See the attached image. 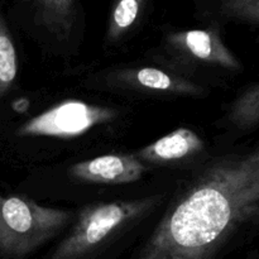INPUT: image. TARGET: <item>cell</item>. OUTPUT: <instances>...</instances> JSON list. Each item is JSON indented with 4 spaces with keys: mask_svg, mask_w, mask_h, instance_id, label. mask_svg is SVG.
<instances>
[{
    "mask_svg": "<svg viewBox=\"0 0 259 259\" xmlns=\"http://www.w3.org/2000/svg\"><path fill=\"white\" fill-rule=\"evenodd\" d=\"M259 224V142L214 159L174 200L137 259H211Z\"/></svg>",
    "mask_w": 259,
    "mask_h": 259,
    "instance_id": "6da1fadb",
    "label": "cell"
},
{
    "mask_svg": "<svg viewBox=\"0 0 259 259\" xmlns=\"http://www.w3.org/2000/svg\"><path fill=\"white\" fill-rule=\"evenodd\" d=\"M159 200L161 196H148L88 205L51 259H86L119 230L153 210Z\"/></svg>",
    "mask_w": 259,
    "mask_h": 259,
    "instance_id": "7a4b0ae2",
    "label": "cell"
},
{
    "mask_svg": "<svg viewBox=\"0 0 259 259\" xmlns=\"http://www.w3.org/2000/svg\"><path fill=\"white\" fill-rule=\"evenodd\" d=\"M118 81L129 88L152 93L185 96H200L204 93V89L192 81L156 67L124 70L118 75Z\"/></svg>",
    "mask_w": 259,
    "mask_h": 259,
    "instance_id": "ba28073f",
    "label": "cell"
},
{
    "mask_svg": "<svg viewBox=\"0 0 259 259\" xmlns=\"http://www.w3.org/2000/svg\"><path fill=\"white\" fill-rule=\"evenodd\" d=\"M146 172L136 154H105L77 162L68 169L72 179L88 184L125 185L139 181Z\"/></svg>",
    "mask_w": 259,
    "mask_h": 259,
    "instance_id": "52a82bcc",
    "label": "cell"
},
{
    "mask_svg": "<svg viewBox=\"0 0 259 259\" xmlns=\"http://www.w3.org/2000/svg\"><path fill=\"white\" fill-rule=\"evenodd\" d=\"M25 20L39 33L68 42L82 22L81 0H15Z\"/></svg>",
    "mask_w": 259,
    "mask_h": 259,
    "instance_id": "8992f818",
    "label": "cell"
},
{
    "mask_svg": "<svg viewBox=\"0 0 259 259\" xmlns=\"http://www.w3.org/2000/svg\"><path fill=\"white\" fill-rule=\"evenodd\" d=\"M118 113L108 106L81 100H65L25 121L18 134L22 137H51L71 139L88 133L95 126L113 121Z\"/></svg>",
    "mask_w": 259,
    "mask_h": 259,
    "instance_id": "277c9868",
    "label": "cell"
},
{
    "mask_svg": "<svg viewBox=\"0 0 259 259\" xmlns=\"http://www.w3.org/2000/svg\"><path fill=\"white\" fill-rule=\"evenodd\" d=\"M164 43L172 52L190 60L219 66L230 71H239L242 63L227 47L220 35L217 22L202 29L171 30L166 33Z\"/></svg>",
    "mask_w": 259,
    "mask_h": 259,
    "instance_id": "5b68a950",
    "label": "cell"
},
{
    "mask_svg": "<svg viewBox=\"0 0 259 259\" xmlns=\"http://www.w3.org/2000/svg\"><path fill=\"white\" fill-rule=\"evenodd\" d=\"M72 218V211L0 192V255L25 257L55 238Z\"/></svg>",
    "mask_w": 259,
    "mask_h": 259,
    "instance_id": "3957f363",
    "label": "cell"
},
{
    "mask_svg": "<svg viewBox=\"0 0 259 259\" xmlns=\"http://www.w3.org/2000/svg\"><path fill=\"white\" fill-rule=\"evenodd\" d=\"M152 0H113L108 15L105 40L116 43L133 32L143 19Z\"/></svg>",
    "mask_w": 259,
    "mask_h": 259,
    "instance_id": "30bf717a",
    "label": "cell"
},
{
    "mask_svg": "<svg viewBox=\"0 0 259 259\" xmlns=\"http://www.w3.org/2000/svg\"><path fill=\"white\" fill-rule=\"evenodd\" d=\"M200 14L259 25V0H195Z\"/></svg>",
    "mask_w": 259,
    "mask_h": 259,
    "instance_id": "8fae6325",
    "label": "cell"
},
{
    "mask_svg": "<svg viewBox=\"0 0 259 259\" xmlns=\"http://www.w3.org/2000/svg\"><path fill=\"white\" fill-rule=\"evenodd\" d=\"M18 75V56L7 19L0 12V99L14 85Z\"/></svg>",
    "mask_w": 259,
    "mask_h": 259,
    "instance_id": "4fadbf2b",
    "label": "cell"
},
{
    "mask_svg": "<svg viewBox=\"0 0 259 259\" xmlns=\"http://www.w3.org/2000/svg\"><path fill=\"white\" fill-rule=\"evenodd\" d=\"M204 141L194 131L177 128L153 143L143 147L136 156L148 163L167 164L196 156L204 151Z\"/></svg>",
    "mask_w": 259,
    "mask_h": 259,
    "instance_id": "9c48e42d",
    "label": "cell"
},
{
    "mask_svg": "<svg viewBox=\"0 0 259 259\" xmlns=\"http://www.w3.org/2000/svg\"><path fill=\"white\" fill-rule=\"evenodd\" d=\"M228 121L238 131L259 125V82L240 93L228 110Z\"/></svg>",
    "mask_w": 259,
    "mask_h": 259,
    "instance_id": "7c38bea8",
    "label": "cell"
}]
</instances>
